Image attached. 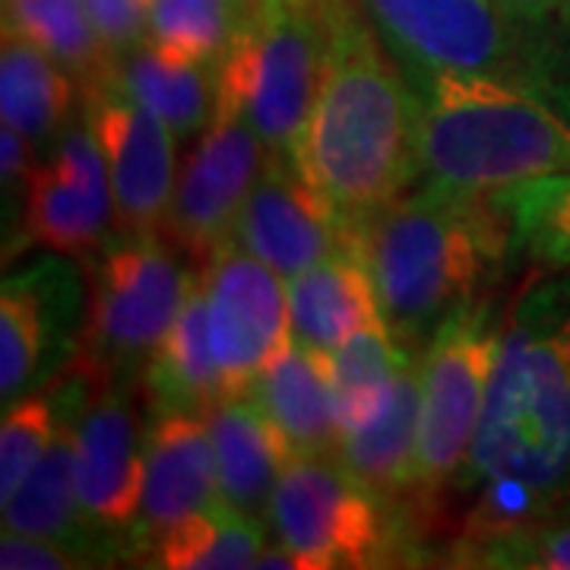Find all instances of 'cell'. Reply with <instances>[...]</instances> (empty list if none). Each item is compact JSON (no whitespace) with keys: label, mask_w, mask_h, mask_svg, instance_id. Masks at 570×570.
<instances>
[{"label":"cell","mask_w":570,"mask_h":570,"mask_svg":"<svg viewBox=\"0 0 570 570\" xmlns=\"http://www.w3.org/2000/svg\"><path fill=\"white\" fill-rule=\"evenodd\" d=\"M142 381L153 412H168V409L206 412L213 403L228 396L223 367L209 343L204 276H194L175 324L163 336L153 358L146 362Z\"/></svg>","instance_id":"22"},{"label":"cell","mask_w":570,"mask_h":570,"mask_svg":"<svg viewBox=\"0 0 570 570\" xmlns=\"http://www.w3.org/2000/svg\"><path fill=\"white\" fill-rule=\"evenodd\" d=\"M498 326L491 302H469L431 336L422 362L419 409V498L412 527L431 513L450 482H460L482 422L489 377L498 355Z\"/></svg>","instance_id":"6"},{"label":"cell","mask_w":570,"mask_h":570,"mask_svg":"<svg viewBox=\"0 0 570 570\" xmlns=\"http://www.w3.org/2000/svg\"><path fill=\"white\" fill-rule=\"evenodd\" d=\"M3 32L20 36L61 63L80 92L115 77V58L82 0H3Z\"/></svg>","instance_id":"25"},{"label":"cell","mask_w":570,"mask_h":570,"mask_svg":"<svg viewBox=\"0 0 570 570\" xmlns=\"http://www.w3.org/2000/svg\"><path fill=\"white\" fill-rule=\"evenodd\" d=\"M204 415L216 453L223 504L235 513L266 520L269 498L285 463L292 460V448L247 393L223 396Z\"/></svg>","instance_id":"20"},{"label":"cell","mask_w":570,"mask_h":570,"mask_svg":"<svg viewBox=\"0 0 570 570\" xmlns=\"http://www.w3.org/2000/svg\"><path fill=\"white\" fill-rule=\"evenodd\" d=\"M209 343L223 367L228 396L247 393L261 367L292 340L288 295L276 269L225 242L204 269Z\"/></svg>","instance_id":"12"},{"label":"cell","mask_w":570,"mask_h":570,"mask_svg":"<svg viewBox=\"0 0 570 570\" xmlns=\"http://www.w3.org/2000/svg\"><path fill=\"white\" fill-rule=\"evenodd\" d=\"M568 510H570V504H568Z\"/></svg>","instance_id":"39"},{"label":"cell","mask_w":570,"mask_h":570,"mask_svg":"<svg viewBox=\"0 0 570 570\" xmlns=\"http://www.w3.org/2000/svg\"><path fill=\"white\" fill-rule=\"evenodd\" d=\"M247 396L279 428L292 453L333 456L340 441L333 358L288 340L250 381Z\"/></svg>","instance_id":"19"},{"label":"cell","mask_w":570,"mask_h":570,"mask_svg":"<svg viewBox=\"0 0 570 570\" xmlns=\"http://www.w3.org/2000/svg\"><path fill=\"white\" fill-rule=\"evenodd\" d=\"M238 17L242 0H153L149 39L178 58L219 67Z\"/></svg>","instance_id":"30"},{"label":"cell","mask_w":570,"mask_h":570,"mask_svg":"<svg viewBox=\"0 0 570 570\" xmlns=\"http://www.w3.org/2000/svg\"><path fill=\"white\" fill-rule=\"evenodd\" d=\"M266 517L305 570L381 568L403 539L393 532V513L324 453H292Z\"/></svg>","instance_id":"7"},{"label":"cell","mask_w":570,"mask_h":570,"mask_svg":"<svg viewBox=\"0 0 570 570\" xmlns=\"http://www.w3.org/2000/svg\"><path fill=\"white\" fill-rule=\"evenodd\" d=\"M63 406L55 438L22 485L3 501V530L22 535L58 539L96 558H111L115 549L102 546V527H96L80 504L77 479V409L80 377L67 367L61 377Z\"/></svg>","instance_id":"17"},{"label":"cell","mask_w":570,"mask_h":570,"mask_svg":"<svg viewBox=\"0 0 570 570\" xmlns=\"http://www.w3.org/2000/svg\"><path fill=\"white\" fill-rule=\"evenodd\" d=\"M453 564L460 568H523L570 570V510L564 517H539L532 523L498 532L489 539L456 546Z\"/></svg>","instance_id":"31"},{"label":"cell","mask_w":570,"mask_h":570,"mask_svg":"<svg viewBox=\"0 0 570 570\" xmlns=\"http://www.w3.org/2000/svg\"><path fill=\"white\" fill-rule=\"evenodd\" d=\"M89 130L99 140L121 238L163 235L175 194V134L121 82L105 80L82 92Z\"/></svg>","instance_id":"11"},{"label":"cell","mask_w":570,"mask_h":570,"mask_svg":"<svg viewBox=\"0 0 570 570\" xmlns=\"http://www.w3.org/2000/svg\"><path fill=\"white\" fill-rule=\"evenodd\" d=\"M466 479L517 482L551 510L570 504V269L535 276L501 317Z\"/></svg>","instance_id":"2"},{"label":"cell","mask_w":570,"mask_h":570,"mask_svg":"<svg viewBox=\"0 0 570 570\" xmlns=\"http://www.w3.org/2000/svg\"><path fill=\"white\" fill-rule=\"evenodd\" d=\"M554 32H564V36H570V0L564 3V13H561V20L554 22Z\"/></svg>","instance_id":"38"},{"label":"cell","mask_w":570,"mask_h":570,"mask_svg":"<svg viewBox=\"0 0 570 570\" xmlns=\"http://www.w3.org/2000/svg\"><path fill=\"white\" fill-rule=\"evenodd\" d=\"M111 178L92 130H67L48 163L26 178L22 235L58 257H86L108 238Z\"/></svg>","instance_id":"15"},{"label":"cell","mask_w":570,"mask_h":570,"mask_svg":"<svg viewBox=\"0 0 570 570\" xmlns=\"http://www.w3.org/2000/svg\"><path fill=\"white\" fill-rule=\"evenodd\" d=\"M82 3L115 61L146 41L153 0H82Z\"/></svg>","instance_id":"33"},{"label":"cell","mask_w":570,"mask_h":570,"mask_svg":"<svg viewBox=\"0 0 570 570\" xmlns=\"http://www.w3.org/2000/svg\"><path fill=\"white\" fill-rule=\"evenodd\" d=\"M73 108V77L36 45L3 32L0 115L32 146L48 142Z\"/></svg>","instance_id":"24"},{"label":"cell","mask_w":570,"mask_h":570,"mask_svg":"<svg viewBox=\"0 0 570 570\" xmlns=\"http://www.w3.org/2000/svg\"><path fill=\"white\" fill-rule=\"evenodd\" d=\"M352 254L374 283L384 324L412 352L475 302L510 254V225L494 194L425 184L352 225Z\"/></svg>","instance_id":"3"},{"label":"cell","mask_w":570,"mask_h":570,"mask_svg":"<svg viewBox=\"0 0 570 570\" xmlns=\"http://www.w3.org/2000/svg\"><path fill=\"white\" fill-rule=\"evenodd\" d=\"M223 504L216 479V453L204 412H156L146 431V482H142L137 542L142 551L194 513Z\"/></svg>","instance_id":"16"},{"label":"cell","mask_w":570,"mask_h":570,"mask_svg":"<svg viewBox=\"0 0 570 570\" xmlns=\"http://www.w3.org/2000/svg\"><path fill=\"white\" fill-rule=\"evenodd\" d=\"M266 159L269 146L257 137V130L245 118L216 108L178 175L163 238L184 257L206 264L213 250L232 242L238 213Z\"/></svg>","instance_id":"10"},{"label":"cell","mask_w":570,"mask_h":570,"mask_svg":"<svg viewBox=\"0 0 570 570\" xmlns=\"http://www.w3.org/2000/svg\"><path fill=\"white\" fill-rule=\"evenodd\" d=\"M232 242L292 279L307 266L352 254V228L302 175L295 156L269 153L238 213Z\"/></svg>","instance_id":"14"},{"label":"cell","mask_w":570,"mask_h":570,"mask_svg":"<svg viewBox=\"0 0 570 570\" xmlns=\"http://www.w3.org/2000/svg\"><path fill=\"white\" fill-rule=\"evenodd\" d=\"M409 80L428 73H482L532 86L530 36L498 0H362Z\"/></svg>","instance_id":"9"},{"label":"cell","mask_w":570,"mask_h":570,"mask_svg":"<svg viewBox=\"0 0 570 570\" xmlns=\"http://www.w3.org/2000/svg\"><path fill=\"white\" fill-rule=\"evenodd\" d=\"M292 340L333 355L362 326L381 321L377 292L355 254H336L288 279Z\"/></svg>","instance_id":"21"},{"label":"cell","mask_w":570,"mask_h":570,"mask_svg":"<svg viewBox=\"0 0 570 570\" xmlns=\"http://www.w3.org/2000/svg\"><path fill=\"white\" fill-rule=\"evenodd\" d=\"M163 242L159 235L124 238L105 250L89 279L73 365L118 377L153 358L194 283Z\"/></svg>","instance_id":"8"},{"label":"cell","mask_w":570,"mask_h":570,"mask_svg":"<svg viewBox=\"0 0 570 570\" xmlns=\"http://www.w3.org/2000/svg\"><path fill=\"white\" fill-rule=\"evenodd\" d=\"M92 564H99L96 554L73 549L67 542L3 530V542H0L3 570H77L92 568Z\"/></svg>","instance_id":"34"},{"label":"cell","mask_w":570,"mask_h":570,"mask_svg":"<svg viewBox=\"0 0 570 570\" xmlns=\"http://www.w3.org/2000/svg\"><path fill=\"white\" fill-rule=\"evenodd\" d=\"M510 225V250L546 269H570V171L494 190Z\"/></svg>","instance_id":"28"},{"label":"cell","mask_w":570,"mask_h":570,"mask_svg":"<svg viewBox=\"0 0 570 570\" xmlns=\"http://www.w3.org/2000/svg\"><path fill=\"white\" fill-rule=\"evenodd\" d=\"M333 0H242L238 29L216 67L219 105L245 118L269 153L295 156L314 108Z\"/></svg>","instance_id":"5"},{"label":"cell","mask_w":570,"mask_h":570,"mask_svg":"<svg viewBox=\"0 0 570 570\" xmlns=\"http://www.w3.org/2000/svg\"><path fill=\"white\" fill-rule=\"evenodd\" d=\"M32 149L29 140L22 137L20 130L7 127L3 124V134H0V171H3V184H10L13 178H29L32 175Z\"/></svg>","instance_id":"37"},{"label":"cell","mask_w":570,"mask_h":570,"mask_svg":"<svg viewBox=\"0 0 570 570\" xmlns=\"http://www.w3.org/2000/svg\"><path fill=\"white\" fill-rule=\"evenodd\" d=\"M209 63L187 61L153 39L140 41L130 55L115 61V80L156 111L178 140H187L209 127L219 105V80Z\"/></svg>","instance_id":"23"},{"label":"cell","mask_w":570,"mask_h":570,"mask_svg":"<svg viewBox=\"0 0 570 570\" xmlns=\"http://www.w3.org/2000/svg\"><path fill=\"white\" fill-rule=\"evenodd\" d=\"M80 377L77 409V479L80 504L96 527H124L140 517L146 444L137 406L115 374L70 362Z\"/></svg>","instance_id":"13"},{"label":"cell","mask_w":570,"mask_h":570,"mask_svg":"<svg viewBox=\"0 0 570 570\" xmlns=\"http://www.w3.org/2000/svg\"><path fill=\"white\" fill-rule=\"evenodd\" d=\"M419 96L355 0H333L324 77L295 165L352 228L419 175Z\"/></svg>","instance_id":"1"},{"label":"cell","mask_w":570,"mask_h":570,"mask_svg":"<svg viewBox=\"0 0 570 570\" xmlns=\"http://www.w3.org/2000/svg\"><path fill=\"white\" fill-rule=\"evenodd\" d=\"M55 406L45 393L10 403L0 425V501L20 489L55 438Z\"/></svg>","instance_id":"32"},{"label":"cell","mask_w":570,"mask_h":570,"mask_svg":"<svg viewBox=\"0 0 570 570\" xmlns=\"http://www.w3.org/2000/svg\"><path fill=\"white\" fill-rule=\"evenodd\" d=\"M535 89L570 115V36H551L539 51Z\"/></svg>","instance_id":"35"},{"label":"cell","mask_w":570,"mask_h":570,"mask_svg":"<svg viewBox=\"0 0 570 570\" xmlns=\"http://www.w3.org/2000/svg\"><path fill=\"white\" fill-rule=\"evenodd\" d=\"M264 549V520L219 504L171 527L149 554L156 568L168 570H247L257 568Z\"/></svg>","instance_id":"26"},{"label":"cell","mask_w":570,"mask_h":570,"mask_svg":"<svg viewBox=\"0 0 570 570\" xmlns=\"http://www.w3.org/2000/svg\"><path fill=\"white\" fill-rule=\"evenodd\" d=\"M41 273L7 279L0 295V396L10 406L32 384L55 330L51 292Z\"/></svg>","instance_id":"29"},{"label":"cell","mask_w":570,"mask_h":570,"mask_svg":"<svg viewBox=\"0 0 570 570\" xmlns=\"http://www.w3.org/2000/svg\"><path fill=\"white\" fill-rule=\"evenodd\" d=\"M333 390H336V422L340 434L362 428L384 406L393 377L412 358L390 326L381 321L352 333L333 355Z\"/></svg>","instance_id":"27"},{"label":"cell","mask_w":570,"mask_h":570,"mask_svg":"<svg viewBox=\"0 0 570 570\" xmlns=\"http://www.w3.org/2000/svg\"><path fill=\"white\" fill-rule=\"evenodd\" d=\"M425 184L494 194L570 171V115L539 89L482 73L415 77Z\"/></svg>","instance_id":"4"},{"label":"cell","mask_w":570,"mask_h":570,"mask_svg":"<svg viewBox=\"0 0 570 570\" xmlns=\"http://www.w3.org/2000/svg\"><path fill=\"white\" fill-rule=\"evenodd\" d=\"M504 7L510 20L517 22L532 41V55L539 48V41L551 32V26L561 20L564 3L568 0H498Z\"/></svg>","instance_id":"36"},{"label":"cell","mask_w":570,"mask_h":570,"mask_svg":"<svg viewBox=\"0 0 570 570\" xmlns=\"http://www.w3.org/2000/svg\"><path fill=\"white\" fill-rule=\"evenodd\" d=\"M419 409L422 367L409 358L393 377L384 406L362 428L343 431L333 450V456L396 517V523H412L419 498Z\"/></svg>","instance_id":"18"}]
</instances>
